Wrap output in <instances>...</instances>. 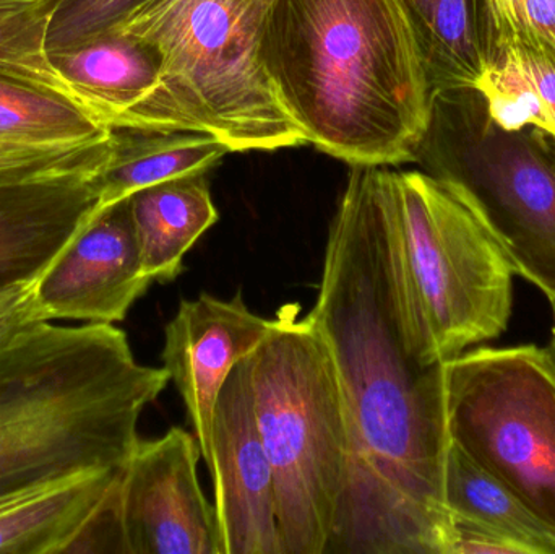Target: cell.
<instances>
[{"instance_id": "cell-1", "label": "cell", "mask_w": 555, "mask_h": 554, "mask_svg": "<svg viewBox=\"0 0 555 554\" xmlns=\"http://www.w3.org/2000/svg\"><path fill=\"white\" fill-rule=\"evenodd\" d=\"M387 166H351L309 318L348 410V484L325 554H450L446 363L424 357Z\"/></svg>"}, {"instance_id": "cell-2", "label": "cell", "mask_w": 555, "mask_h": 554, "mask_svg": "<svg viewBox=\"0 0 555 554\" xmlns=\"http://www.w3.org/2000/svg\"><path fill=\"white\" fill-rule=\"evenodd\" d=\"M260 54L307 143L351 166L416 158L434 93L397 0H275Z\"/></svg>"}, {"instance_id": "cell-3", "label": "cell", "mask_w": 555, "mask_h": 554, "mask_svg": "<svg viewBox=\"0 0 555 554\" xmlns=\"http://www.w3.org/2000/svg\"><path fill=\"white\" fill-rule=\"evenodd\" d=\"M169 384L114 324L36 322L0 340V494L124 468Z\"/></svg>"}, {"instance_id": "cell-4", "label": "cell", "mask_w": 555, "mask_h": 554, "mask_svg": "<svg viewBox=\"0 0 555 554\" xmlns=\"http://www.w3.org/2000/svg\"><path fill=\"white\" fill-rule=\"evenodd\" d=\"M256 0H139L107 29L145 42L158 83L113 129L201 132L231 152L307 143L260 54Z\"/></svg>"}, {"instance_id": "cell-5", "label": "cell", "mask_w": 555, "mask_h": 554, "mask_svg": "<svg viewBox=\"0 0 555 554\" xmlns=\"http://www.w3.org/2000/svg\"><path fill=\"white\" fill-rule=\"evenodd\" d=\"M254 410L273 468L283 554H325L348 484L351 436L332 351L284 305L250 355Z\"/></svg>"}, {"instance_id": "cell-6", "label": "cell", "mask_w": 555, "mask_h": 554, "mask_svg": "<svg viewBox=\"0 0 555 554\" xmlns=\"http://www.w3.org/2000/svg\"><path fill=\"white\" fill-rule=\"evenodd\" d=\"M391 210L411 312L427 361L447 363L507 331L514 267L462 192L443 178L390 171Z\"/></svg>"}, {"instance_id": "cell-7", "label": "cell", "mask_w": 555, "mask_h": 554, "mask_svg": "<svg viewBox=\"0 0 555 554\" xmlns=\"http://www.w3.org/2000/svg\"><path fill=\"white\" fill-rule=\"evenodd\" d=\"M450 441L555 537V363L546 348H475L446 363Z\"/></svg>"}, {"instance_id": "cell-8", "label": "cell", "mask_w": 555, "mask_h": 554, "mask_svg": "<svg viewBox=\"0 0 555 554\" xmlns=\"http://www.w3.org/2000/svg\"><path fill=\"white\" fill-rule=\"evenodd\" d=\"M195 435L171 428L140 439L120 481V524L127 554H220L215 506L198 481Z\"/></svg>"}, {"instance_id": "cell-9", "label": "cell", "mask_w": 555, "mask_h": 554, "mask_svg": "<svg viewBox=\"0 0 555 554\" xmlns=\"http://www.w3.org/2000/svg\"><path fill=\"white\" fill-rule=\"evenodd\" d=\"M220 554H283L273 468L254 410L250 357L224 383L210 433Z\"/></svg>"}, {"instance_id": "cell-10", "label": "cell", "mask_w": 555, "mask_h": 554, "mask_svg": "<svg viewBox=\"0 0 555 554\" xmlns=\"http://www.w3.org/2000/svg\"><path fill=\"white\" fill-rule=\"evenodd\" d=\"M129 198L93 211L90 220L36 279L46 321L116 324L149 292Z\"/></svg>"}, {"instance_id": "cell-11", "label": "cell", "mask_w": 555, "mask_h": 554, "mask_svg": "<svg viewBox=\"0 0 555 554\" xmlns=\"http://www.w3.org/2000/svg\"><path fill=\"white\" fill-rule=\"evenodd\" d=\"M272 325L273 319L250 311L241 292L231 299L208 293L181 299L175 318L166 324L163 368L184 402L205 462L224 383L266 340Z\"/></svg>"}, {"instance_id": "cell-12", "label": "cell", "mask_w": 555, "mask_h": 554, "mask_svg": "<svg viewBox=\"0 0 555 554\" xmlns=\"http://www.w3.org/2000/svg\"><path fill=\"white\" fill-rule=\"evenodd\" d=\"M122 472H87L0 494V553L127 554Z\"/></svg>"}, {"instance_id": "cell-13", "label": "cell", "mask_w": 555, "mask_h": 554, "mask_svg": "<svg viewBox=\"0 0 555 554\" xmlns=\"http://www.w3.org/2000/svg\"><path fill=\"white\" fill-rule=\"evenodd\" d=\"M100 175L0 188V289L35 282L57 259L93 215Z\"/></svg>"}, {"instance_id": "cell-14", "label": "cell", "mask_w": 555, "mask_h": 554, "mask_svg": "<svg viewBox=\"0 0 555 554\" xmlns=\"http://www.w3.org/2000/svg\"><path fill=\"white\" fill-rule=\"evenodd\" d=\"M488 2V62L476 90L499 126L534 127L555 142V48Z\"/></svg>"}, {"instance_id": "cell-15", "label": "cell", "mask_w": 555, "mask_h": 554, "mask_svg": "<svg viewBox=\"0 0 555 554\" xmlns=\"http://www.w3.org/2000/svg\"><path fill=\"white\" fill-rule=\"evenodd\" d=\"M433 93L476 88L488 62V0H397Z\"/></svg>"}, {"instance_id": "cell-16", "label": "cell", "mask_w": 555, "mask_h": 554, "mask_svg": "<svg viewBox=\"0 0 555 554\" xmlns=\"http://www.w3.org/2000/svg\"><path fill=\"white\" fill-rule=\"evenodd\" d=\"M129 202L143 272L158 283L184 272L185 254L220 218L205 175L152 185Z\"/></svg>"}, {"instance_id": "cell-17", "label": "cell", "mask_w": 555, "mask_h": 554, "mask_svg": "<svg viewBox=\"0 0 555 554\" xmlns=\"http://www.w3.org/2000/svg\"><path fill=\"white\" fill-rule=\"evenodd\" d=\"M228 153L230 146L208 133L113 129V155L98 176L100 202L94 211L152 185L205 175Z\"/></svg>"}, {"instance_id": "cell-18", "label": "cell", "mask_w": 555, "mask_h": 554, "mask_svg": "<svg viewBox=\"0 0 555 554\" xmlns=\"http://www.w3.org/2000/svg\"><path fill=\"white\" fill-rule=\"evenodd\" d=\"M52 59L111 129L158 83L159 62L152 48L116 29H106Z\"/></svg>"}, {"instance_id": "cell-19", "label": "cell", "mask_w": 555, "mask_h": 554, "mask_svg": "<svg viewBox=\"0 0 555 554\" xmlns=\"http://www.w3.org/2000/svg\"><path fill=\"white\" fill-rule=\"evenodd\" d=\"M443 503L450 516L505 533L534 554H555V537L520 500L462 448L450 441L443 471Z\"/></svg>"}, {"instance_id": "cell-20", "label": "cell", "mask_w": 555, "mask_h": 554, "mask_svg": "<svg viewBox=\"0 0 555 554\" xmlns=\"http://www.w3.org/2000/svg\"><path fill=\"white\" fill-rule=\"evenodd\" d=\"M61 3L62 0H0V77L64 98L98 119L88 101L59 70L49 51V35Z\"/></svg>"}, {"instance_id": "cell-21", "label": "cell", "mask_w": 555, "mask_h": 554, "mask_svg": "<svg viewBox=\"0 0 555 554\" xmlns=\"http://www.w3.org/2000/svg\"><path fill=\"white\" fill-rule=\"evenodd\" d=\"M111 136V127L70 101L0 77V140L64 146Z\"/></svg>"}, {"instance_id": "cell-22", "label": "cell", "mask_w": 555, "mask_h": 554, "mask_svg": "<svg viewBox=\"0 0 555 554\" xmlns=\"http://www.w3.org/2000/svg\"><path fill=\"white\" fill-rule=\"evenodd\" d=\"M113 155V136L80 145L39 146L0 140V188L68 176L100 175Z\"/></svg>"}, {"instance_id": "cell-23", "label": "cell", "mask_w": 555, "mask_h": 554, "mask_svg": "<svg viewBox=\"0 0 555 554\" xmlns=\"http://www.w3.org/2000/svg\"><path fill=\"white\" fill-rule=\"evenodd\" d=\"M139 0H62L49 35L51 55L106 31Z\"/></svg>"}, {"instance_id": "cell-24", "label": "cell", "mask_w": 555, "mask_h": 554, "mask_svg": "<svg viewBox=\"0 0 555 554\" xmlns=\"http://www.w3.org/2000/svg\"><path fill=\"white\" fill-rule=\"evenodd\" d=\"M534 554L530 546L498 530L452 517L450 554Z\"/></svg>"}, {"instance_id": "cell-25", "label": "cell", "mask_w": 555, "mask_h": 554, "mask_svg": "<svg viewBox=\"0 0 555 554\" xmlns=\"http://www.w3.org/2000/svg\"><path fill=\"white\" fill-rule=\"evenodd\" d=\"M35 282L0 289V340L46 318L36 299Z\"/></svg>"}, {"instance_id": "cell-26", "label": "cell", "mask_w": 555, "mask_h": 554, "mask_svg": "<svg viewBox=\"0 0 555 554\" xmlns=\"http://www.w3.org/2000/svg\"><path fill=\"white\" fill-rule=\"evenodd\" d=\"M492 3L555 48V0H492Z\"/></svg>"}, {"instance_id": "cell-27", "label": "cell", "mask_w": 555, "mask_h": 554, "mask_svg": "<svg viewBox=\"0 0 555 554\" xmlns=\"http://www.w3.org/2000/svg\"><path fill=\"white\" fill-rule=\"evenodd\" d=\"M551 302V309H553V335H551V342L550 347L546 348L547 353H550V357L553 358V361L555 363V296L554 298H550Z\"/></svg>"}, {"instance_id": "cell-28", "label": "cell", "mask_w": 555, "mask_h": 554, "mask_svg": "<svg viewBox=\"0 0 555 554\" xmlns=\"http://www.w3.org/2000/svg\"><path fill=\"white\" fill-rule=\"evenodd\" d=\"M256 2L259 3V5L267 12L275 0H256Z\"/></svg>"}]
</instances>
